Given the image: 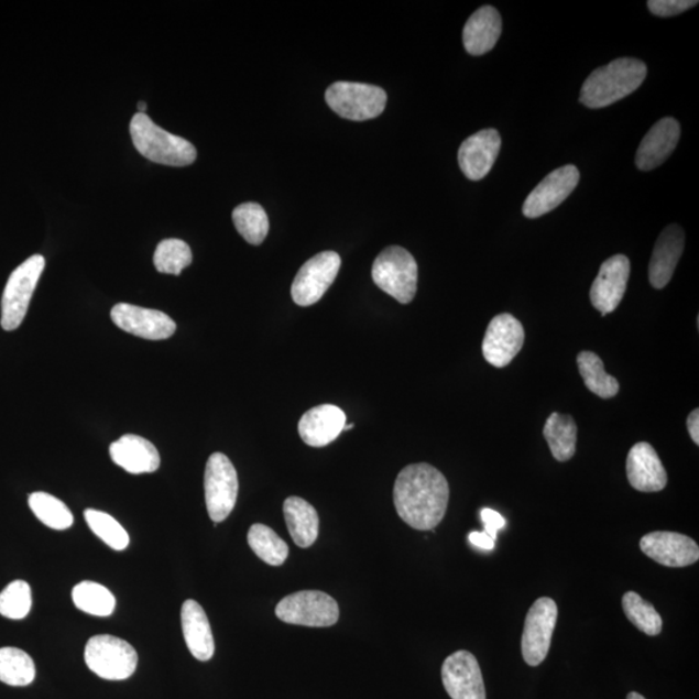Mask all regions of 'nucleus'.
<instances>
[{
  "instance_id": "obj_23",
  "label": "nucleus",
  "mask_w": 699,
  "mask_h": 699,
  "mask_svg": "<svg viewBox=\"0 0 699 699\" xmlns=\"http://www.w3.org/2000/svg\"><path fill=\"white\" fill-rule=\"evenodd\" d=\"M113 462L131 474L153 473L160 468L157 448L143 437L127 434L109 447Z\"/></svg>"
},
{
  "instance_id": "obj_38",
  "label": "nucleus",
  "mask_w": 699,
  "mask_h": 699,
  "mask_svg": "<svg viewBox=\"0 0 699 699\" xmlns=\"http://www.w3.org/2000/svg\"><path fill=\"white\" fill-rule=\"evenodd\" d=\"M698 6L697 0H649L647 9L658 18H671Z\"/></svg>"
},
{
  "instance_id": "obj_10",
  "label": "nucleus",
  "mask_w": 699,
  "mask_h": 699,
  "mask_svg": "<svg viewBox=\"0 0 699 699\" xmlns=\"http://www.w3.org/2000/svg\"><path fill=\"white\" fill-rule=\"evenodd\" d=\"M557 615V603L549 598L538 599L529 608L521 643L522 656L528 666H539L547 658Z\"/></svg>"
},
{
  "instance_id": "obj_2",
  "label": "nucleus",
  "mask_w": 699,
  "mask_h": 699,
  "mask_svg": "<svg viewBox=\"0 0 699 699\" xmlns=\"http://www.w3.org/2000/svg\"><path fill=\"white\" fill-rule=\"evenodd\" d=\"M646 65L637 58L622 57L601 66L586 79L580 102L587 108L600 109L629 97L643 85Z\"/></svg>"
},
{
  "instance_id": "obj_43",
  "label": "nucleus",
  "mask_w": 699,
  "mask_h": 699,
  "mask_svg": "<svg viewBox=\"0 0 699 699\" xmlns=\"http://www.w3.org/2000/svg\"><path fill=\"white\" fill-rule=\"evenodd\" d=\"M627 699H646V698L643 697L642 695L636 693V691H631V693L627 696Z\"/></svg>"
},
{
  "instance_id": "obj_41",
  "label": "nucleus",
  "mask_w": 699,
  "mask_h": 699,
  "mask_svg": "<svg viewBox=\"0 0 699 699\" xmlns=\"http://www.w3.org/2000/svg\"><path fill=\"white\" fill-rule=\"evenodd\" d=\"M688 430L691 439H693L695 444L699 445V411L695 409L690 412L687 422Z\"/></svg>"
},
{
  "instance_id": "obj_20",
  "label": "nucleus",
  "mask_w": 699,
  "mask_h": 699,
  "mask_svg": "<svg viewBox=\"0 0 699 699\" xmlns=\"http://www.w3.org/2000/svg\"><path fill=\"white\" fill-rule=\"evenodd\" d=\"M680 123L671 117L662 119L647 132L636 153V166L651 172L671 156L680 139Z\"/></svg>"
},
{
  "instance_id": "obj_32",
  "label": "nucleus",
  "mask_w": 699,
  "mask_h": 699,
  "mask_svg": "<svg viewBox=\"0 0 699 699\" xmlns=\"http://www.w3.org/2000/svg\"><path fill=\"white\" fill-rule=\"evenodd\" d=\"M73 602L83 612L95 616L112 615L116 598L105 586L95 581H83L73 588Z\"/></svg>"
},
{
  "instance_id": "obj_31",
  "label": "nucleus",
  "mask_w": 699,
  "mask_h": 699,
  "mask_svg": "<svg viewBox=\"0 0 699 699\" xmlns=\"http://www.w3.org/2000/svg\"><path fill=\"white\" fill-rule=\"evenodd\" d=\"M233 225L249 244L261 245L267 238L270 222L267 212L260 204L245 203L232 212Z\"/></svg>"
},
{
  "instance_id": "obj_26",
  "label": "nucleus",
  "mask_w": 699,
  "mask_h": 699,
  "mask_svg": "<svg viewBox=\"0 0 699 699\" xmlns=\"http://www.w3.org/2000/svg\"><path fill=\"white\" fill-rule=\"evenodd\" d=\"M284 517L292 539L299 548L312 547L319 535V514L306 500L292 496L284 502Z\"/></svg>"
},
{
  "instance_id": "obj_36",
  "label": "nucleus",
  "mask_w": 699,
  "mask_h": 699,
  "mask_svg": "<svg viewBox=\"0 0 699 699\" xmlns=\"http://www.w3.org/2000/svg\"><path fill=\"white\" fill-rule=\"evenodd\" d=\"M85 520L92 533L114 550L127 549L130 543L129 534L119 522L108 513L95 510L85 511Z\"/></svg>"
},
{
  "instance_id": "obj_27",
  "label": "nucleus",
  "mask_w": 699,
  "mask_h": 699,
  "mask_svg": "<svg viewBox=\"0 0 699 699\" xmlns=\"http://www.w3.org/2000/svg\"><path fill=\"white\" fill-rule=\"evenodd\" d=\"M543 433L557 461H568L576 455L578 428L571 416L555 412L548 417Z\"/></svg>"
},
{
  "instance_id": "obj_25",
  "label": "nucleus",
  "mask_w": 699,
  "mask_h": 699,
  "mask_svg": "<svg viewBox=\"0 0 699 699\" xmlns=\"http://www.w3.org/2000/svg\"><path fill=\"white\" fill-rule=\"evenodd\" d=\"M181 618L184 640L190 654L198 660H210L216 652L215 637L200 603L195 600L184 602Z\"/></svg>"
},
{
  "instance_id": "obj_15",
  "label": "nucleus",
  "mask_w": 699,
  "mask_h": 699,
  "mask_svg": "<svg viewBox=\"0 0 699 699\" xmlns=\"http://www.w3.org/2000/svg\"><path fill=\"white\" fill-rule=\"evenodd\" d=\"M110 316L116 326L124 332L144 340H167L176 330V324L171 316L151 308L119 304L112 308Z\"/></svg>"
},
{
  "instance_id": "obj_28",
  "label": "nucleus",
  "mask_w": 699,
  "mask_h": 699,
  "mask_svg": "<svg viewBox=\"0 0 699 699\" xmlns=\"http://www.w3.org/2000/svg\"><path fill=\"white\" fill-rule=\"evenodd\" d=\"M578 367L588 390L602 400L613 398L620 393V382L607 373L602 360L592 351H581L578 356Z\"/></svg>"
},
{
  "instance_id": "obj_14",
  "label": "nucleus",
  "mask_w": 699,
  "mask_h": 699,
  "mask_svg": "<svg viewBox=\"0 0 699 699\" xmlns=\"http://www.w3.org/2000/svg\"><path fill=\"white\" fill-rule=\"evenodd\" d=\"M441 681L452 699H485L481 667L472 653L459 651L446 658Z\"/></svg>"
},
{
  "instance_id": "obj_19",
  "label": "nucleus",
  "mask_w": 699,
  "mask_h": 699,
  "mask_svg": "<svg viewBox=\"0 0 699 699\" xmlns=\"http://www.w3.org/2000/svg\"><path fill=\"white\" fill-rule=\"evenodd\" d=\"M630 484L637 491L658 492L666 488L667 473L658 454L646 441L631 448L627 458Z\"/></svg>"
},
{
  "instance_id": "obj_35",
  "label": "nucleus",
  "mask_w": 699,
  "mask_h": 699,
  "mask_svg": "<svg viewBox=\"0 0 699 699\" xmlns=\"http://www.w3.org/2000/svg\"><path fill=\"white\" fill-rule=\"evenodd\" d=\"M193 250L187 242L178 239H167L161 241L156 252H154V267L161 274L181 275L184 269L193 263Z\"/></svg>"
},
{
  "instance_id": "obj_11",
  "label": "nucleus",
  "mask_w": 699,
  "mask_h": 699,
  "mask_svg": "<svg viewBox=\"0 0 699 699\" xmlns=\"http://www.w3.org/2000/svg\"><path fill=\"white\" fill-rule=\"evenodd\" d=\"M341 269V256L336 252H323L301 267L292 285V298L298 306L307 307L319 302L334 284Z\"/></svg>"
},
{
  "instance_id": "obj_13",
  "label": "nucleus",
  "mask_w": 699,
  "mask_h": 699,
  "mask_svg": "<svg viewBox=\"0 0 699 699\" xmlns=\"http://www.w3.org/2000/svg\"><path fill=\"white\" fill-rule=\"evenodd\" d=\"M579 179V171L574 165H566L551 172L526 198L522 208L524 216L534 219L548 215L572 194Z\"/></svg>"
},
{
  "instance_id": "obj_42",
  "label": "nucleus",
  "mask_w": 699,
  "mask_h": 699,
  "mask_svg": "<svg viewBox=\"0 0 699 699\" xmlns=\"http://www.w3.org/2000/svg\"><path fill=\"white\" fill-rule=\"evenodd\" d=\"M138 108H139V113H145L146 102L145 101H139L138 102Z\"/></svg>"
},
{
  "instance_id": "obj_17",
  "label": "nucleus",
  "mask_w": 699,
  "mask_h": 699,
  "mask_svg": "<svg viewBox=\"0 0 699 699\" xmlns=\"http://www.w3.org/2000/svg\"><path fill=\"white\" fill-rule=\"evenodd\" d=\"M640 549L667 568H686L699 559L698 544L687 535L656 532L643 536Z\"/></svg>"
},
{
  "instance_id": "obj_44",
  "label": "nucleus",
  "mask_w": 699,
  "mask_h": 699,
  "mask_svg": "<svg viewBox=\"0 0 699 699\" xmlns=\"http://www.w3.org/2000/svg\"><path fill=\"white\" fill-rule=\"evenodd\" d=\"M352 428H354V424L345 425L343 430H350V429H352Z\"/></svg>"
},
{
  "instance_id": "obj_12",
  "label": "nucleus",
  "mask_w": 699,
  "mask_h": 699,
  "mask_svg": "<svg viewBox=\"0 0 699 699\" xmlns=\"http://www.w3.org/2000/svg\"><path fill=\"white\" fill-rule=\"evenodd\" d=\"M525 342V329L511 314H500L489 324L483 338V357L491 365L504 368L518 356Z\"/></svg>"
},
{
  "instance_id": "obj_16",
  "label": "nucleus",
  "mask_w": 699,
  "mask_h": 699,
  "mask_svg": "<svg viewBox=\"0 0 699 699\" xmlns=\"http://www.w3.org/2000/svg\"><path fill=\"white\" fill-rule=\"evenodd\" d=\"M631 274L627 256L618 254L601 264L598 277L594 278L590 297L596 310L602 316L615 312L620 306Z\"/></svg>"
},
{
  "instance_id": "obj_30",
  "label": "nucleus",
  "mask_w": 699,
  "mask_h": 699,
  "mask_svg": "<svg viewBox=\"0 0 699 699\" xmlns=\"http://www.w3.org/2000/svg\"><path fill=\"white\" fill-rule=\"evenodd\" d=\"M250 548L263 563L282 566L290 556V547L271 527L255 524L248 533Z\"/></svg>"
},
{
  "instance_id": "obj_21",
  "label": "nucleus",
  "mask_w": 699,
  "mask_h": 699,
  "mask_svg": "<svg viewBox=\"0 0 699 699\" xmlns=\"http://www.w3.org/2000/svg\"><path fill=\"white\" fill-rule=\"evenodd\" d=\"M345 425L346 415L341 408L334 404H321L301 417L298 433L307 446L324 447L340 437Z\"/></svg>"
},
{
  "instance_id": "obj_18",
  "label": "nucleus",
  "mask_w": 699,
  "mask_h": 699,
  "mask_svg": "<svg viewBox=\"0 0 699 699\" xmlns=\"http://www.w3.org/2000/svg\"><path fill=\"white\" fill-rule=\"evenodd\" d=\"M502 138L494 129L482 130L463 140L459 150V165L468 179L477 182L491 172L499 156Z\"/></svg>"
},
{
  "instance_id": "obj_22",
  "label": "nucleus",
  "mask_w": 699,
  "mask_h": 699,
  "mask_svg": "<svg viewBox=\"0 0 699 699\" xmlns=\"http://www.w3.org/2000/svg\"><path fill=\"white\" fill-rule=\"evenodd\" d=\"M684 242L686 234L678 225H669L659 234L649 264V280L654 288L664 290L671 280L686 247Z\"/></svg>"
},
{
  "instance_id": "obj_1",
  "label": "nucleus",
  "mask_w": 699,
  "mask_h": 699,
  "mask_svg": "<svg viewBox=\"0 0 699 699\" xmlns=\"http://www.w3.org/2000/svg\"><path fill=\"white\" fill-rule=\"evenodd\" d=\"M450 488L446 477L429 463H412L402 470L394 485V504L408 526L422 532L436 528L444 520Z\"/></svg>"
},
{
  "instance_id": "obj_39",
  "label": "nucleus",
  "mask_w": 699,
  "mask_h": 699,
  "mask_svg": "<svg viewBox=\"0 0 699 699\" xmlns=\"http://www.w3.org/2000/svg\"><path fill=\"white\" fill-rule=\"evenodd\" d=\"M481 518L484 525V533L496 540L499 529L504 528L506 525L505 518L496 511L490 510V507H484L481 511Z\"/></svg>"
},
{
  "instance_id": "obj_34",
  "label": "nucleus",
  "mask_w": 699,
  "mask_h": 699,
  "mask_svg": "<svg viewBox=\"0 0 699 699\" xmlns=\"http://www.w3.org/2000/svg\"><path fill=\"white\" fill-rule=\"evenodd\" d=\"M622 605L625 616L635 627L649 636H657L664 627V621L652 603L645 601L636 592L623 596Z\"/></svg>"
},
{
  "instance_id": "obj_37",
  "label": "nucleus",
  "mask_w": 699,
  "mask_h": 699,
  "mask_svg": "<svg viewBox=\"0 0 699 699\" xmlns=\"http://www.w3.org/2000/svg\"><path fill=\"white\" fill-rule=\"evenodd\" d=\"M31 586L24 580H14L0 593V614L9 620H24L32 609Z\"/></svg>"
},
{
  "instance_id": "obj_6",
  "label": "nucleus",
  "mask_w": 699,
  "mask_h": 699,
  "mask_svg": "<svg viewBox=\"0 0 699 699\" xmlns=\"http://www.w3.org/2000/svg\"><path fill=\"white\" fill-rule=\"evenodd\" d=\"M46 261L40 254L21 263L7 282L2 298V328L17 330L24 321L33 293L39 284Z\"/></svg>"
},
{
  "instance_id": "obj_24",
  "label": "nucleus",
  "mask_w": 699,
  "mask_h": 699,
  "mask_svg": "<svg viewBox=\"0 0 699 699\" xmlns=\"http://www.w3.org/2000/svg\"><path fill=\"white\" fill-rule=\"evenodd\" d=\"M502 31L503 21L498 10L491 6L481 7L463 26V47L473 56L488 54L495 47Z\"/></svg>"
},
{
  "instance_id": "obj_9",
  "label": "nucleus",
  "mask_w": 699,
  "mask_h": 699,
  "mask_svg": "<svg viewBox=\"0 0 699 699\" xmlns=\"http://www.w3.org/2000/svg\"><path fill=\"white\" fill-rule=\"evenodd\" d=\"M275 614L280 621L306 627H330L340 618V608L334 598L321 591H301L286 596L277 603Z\"/></svg>"
},
{
  "instance_id": "obj_7",
  "label": "nucleus",
  "mask_w": 699,
  "mask_h": 699,
  "mask_svg": "<svg viewBox=\"0 0 699 699\" xmlns=\"http://www.w3.org/2000/svg\"><path fill=\"white\" fill-rule=\"evenodd\" d=\"M326 100L330 109L343 119L367 121L384 112L387 95L381 87L373 85L336 83L328 87Z\"/></svg>"
},
{
  "instance_id": "obj_5",
  "label": "nucleus",
  "mask_w": 699,
  "mask_h": 699,
  "mask_svg": "<svg viewBox=\"0 0 699 699\" xmlns=\"http://www.w3.org/2000/svg\"><path fill=\"white\" fill-rule=\"evenodd\" d=\"M85 660L87 667L99 678L121 681L134 675L138 666V653L134 646L122 638L99 635L88 640Z\"/></svg>"
},
{
  "instance_id": "obj_3",
  "label": "nucleus",
  "mask_w": 699,
  "mask_h": 699,
  "mask_svg": "<svg viewBox=\"0 0 699 699\" xmlns=\"http://www.w3.org/2000/svg\"><path fill=\"white\" fill-rule=\"evenodd\" d=\"M130 134L138 152L156 164L188 166L196 161L193 143L161 129L145 113L132 117Z\"/></svg>"
},
{
  "instance_id": "obj_40",
  "label": "nucleus",
  "mask_w": 699,
  "mask_h": 699,
  "mask_svg": "<svg viewBox=\"0 0 699 699\" xmlns=\"http://www.w3.org/2000/svg\"><path fill=\"white\" fill-rule=\"evenodd\" d=\"M470 543L473 544L474 547L481 548L484 550H492L495 548V540L490 538L488 534L473 532L468 536Z\"/></svg>"
},
{
  "instance_id": "obj_8",
  "label": "nucleus",
  "mask_w": 699,
  "mask_h": 699,
  "mask_svg": "<svg viewBox=\"0 0 699 699\" xmlns=\"http://www.w3.org/2000/svg\"><path fill=\"white\" fill-rule=\"evenodd\" d=\"M205 502L211 521L223 522L237 505L239 478L237 469L226 455L212 454L206 463Z\"/></svg>"
},
{
  "instance_id": "obj_29",
  "label": "nucleus",
  "mask_w": 699,
  "mask_h": 699,
  "mask_svg": "<svg viewBox=\"0 0 699 699\" xmlns=\"http://www.w3.org/2000/svg\"><path fill=\"white\" fill-rule=\"evenodd\" d=\"M35 679L34 660L18 647L0 649V681L11 687H26Z\"/></svg>"
},
{
  "instance_id": "obj_4",
  "label": "nucleus",
  "mask_w": 699,
  "mask_h": 699,
  "mask_svg": "<svg viewBox=\"0 0 699 699\" xmlns=\"http://www.w3.org/2000/svg\"><path fill=\"white\" fill-rule=\"evenodd\" d=\"M417 263L401 247H389L381 252L373 263L372 277L374 284L401 304L414 301L417 292Z\"/></svg>"
},
{
  "instance_id": "obj_33",
  "label": "nucleus",
  "mask_w": 699,
  "mask_h": 699,
  "mask_svg": "<svg viewBox=\"0 0 699 699\" xmlns=\"http://www.w3.org/2000/svg\"><path fill=\"white\" fill-rule=\"evenodd\" d=\"M29 506L42 524L54 529H66L73 525L69 507L62 500L47 494V492H34L29 496Z\"/></svg>"
}]
</instances>
